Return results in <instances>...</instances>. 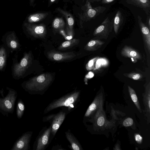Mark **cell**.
<instances>
[{
    "mask_svg": "<svg viewBox=\"0 0 150 150\" xmlns=\"http://www.w3.org/2000/svg\"><path fill=\"white\" fill-rule=\"evenodd\" d=\"M35 0H30V4H33Z\"/></svg>",
    "mask_w": 150,
    "mask_h": 150,
    "instance_id": "37",
    "label": "cell"
},
{
    "mask_svg": "<svg viewBox=\"0 0 150 150\" xmlns=\"http://www.w3.org/2000/svg\"><path fill=\"white\" fill-rule=\"evenodd\" d=\"M2 41L12 51L18 50L21 46L18 38L14 31L6 33L2 38Z\"/></svg>",
    "mask_w": 150,
    "mask_h": 150,
    "instance_id": "9",
    "label": "cell"
},
{
    "mask_svg": "<svg viewBox=\"0 0 150 150\" xmlns=\"http://www.w3.org/2000/svg\"><path fill=\"white\" fill-rule=\"evenodd\" d=\"M115 0H102L101 3L103 4H108L112 3Z\"/></svg>",
    "mask_w": 150,
    "mask_h": 150,
    "instance_id": "34",
    "label": "cell"
},
{
    "mask_svg": "<svg viewBox=\"0 0 150 150\" xmlns=\"http://www.w3.org/2000/svg\"><path fill=\"white\" fill-rule=\"evenodd\" d=\"M0 132H1V128H0Z\"/></svg>",
    "mask_w": 150,
    "mask_h": 150,
    "instance_id": "38",
    "label": "cell"
},
{
    "mask_svg": "<svg viewBox=\"0 0 150 150\" xmlns=\"http://www.w3.org/2000/svg\"><path fill=\"white\" fill-rule=\"evenodd\" d=\"M135 141L138 143L141 144L142 140V137L139 134H136L134 136Z\"/></svg>",
    "mask_w": 150,
    "mask_h": 150,
    "instance_id": "32",
    "label": "cell"
},
{
    "mask_svg": "<svg viewBox=\"0 0 150 150\" xmlns=\"http://www.w3.org/2000/svg\"><path fill=\"white\" fill-rule=\"evenodd\" d=\"M99 57H95L90 60L86 65V68L87 70L89 71L93 70L95 64Z\"/></svg>",
    "mask_w": 150,
    "mask_h": 150,
    "instance_id": "28",
    "label": "cell"
},
{
    "mask_svg": "<svg viewBox=\"0 0 150 150\" xmlns=\"http://www.w3.org/2000/svg\"><path fill=\"white\" fill-rule=\"evenodd\" d=\"M25 110V106L22 99H19L17 103L16 114L18 119L21 118L23 115Z\"/></svg>",
    "mask_w": 150,
    "mask_h": 150,
    "instance_id": "27",
    "label": "cell"
},
{
    "mask_svg": "<svg viewBox=\"0 0 150 150\" xmlns=\"http://www.w3.org/2000/svg\"><path fill=\"white\" fill-rule=\"evenodd\" d=\"M57 0H50L49 3L50 4H51L55 2Z\"/></svg>",
    "mask_w": 150,
    "mask_h": 150,
    "instance_id": "36",
    "label": "cell"
},
{
    "mask_svg": "<svg viewBox=\"0 0 150 150\" xmlns=\"http://www.w3.org/2000/svg\"><path fill=\"white\" fill-rule=\"evenodd\" d=\"M79 94V91H75L53 101L46 108L45 110V112L47 113L59 107L70 106L76 101Z\"/></svg>",
    "mask_w": 150,
    "mask_h": 150,
    "instance_id": "5",
    "label": "cell"
},
{
    "mask_svg": "<svg viewBox=\"0 0 150 150\" xmlns=\"http://www.w3.org/2000/svg\"><path fill=\"white\" fill-rule=\"evenodd\" d=\"M126 3L139 8L144 11L147 15L150 13V0H125Z\"/></svg>",
    "mask_w": 150,
    "mask_h": 150,
    "instance_id": "17",
    "label": "cell"
},
{
    "mask_svg": "<svg viewBox=\"0 0 150 150\" xmlns=\"http://www.w3.org/2000/svg\"><path fill=\"white\" fill-rule=\"evenodd\" d=\"M150 82L146 87V91L144 96V101L147 112L149 114L150 108Z\"/></svg>",
    "mask_w": 150,
    "mask_h": 150,
    "instance_id": "25",
    "label": "cell"
},
{
    "mask_svg": "<svg viewBox=\"0 0 150 150\" xmlns=\"http://www.w3.org/2000/svg\"><path fill=\"white\" fill-rule=\"evenodd\" d=\"M24 25L28 33L34 37L43 38L46 35L47 29L44 24L37 25L25 23Z\"/></svg>",
    "mask_w": 150,
    "mask_h": 150,
    "instance_id": "7",
    "label": "cell"
},
{
    "mask_svg": "<svg viewBox=\"0 0 150 150\" xmlns=\"http://www.w3.org/2000/svg\"><path fill=\"white\" fill-rule=\"evenodd\" d=\"M121 55L128 57L132 60L133 62H136L138 60L141 59L140 54L136 50L127 45L125 46L121 51Z\"/></svg>",
    "mask_w": 150,
    "mask_h": 150,
    "instance_id": "15",
    "label": "cell"
},
{
    "mask_svg": "<svg viewBox=\"0 0 150 150\" xmlns=\"http://www.w3.org/2000/svg\"><path fill=\"white\" fill-rule=\"evenodd\" d=\"M7 54L6 48L3 46L0 47V71H2L6 64Z\"/></svg>",
    "mask_w": 150,
    "mask_h": 150,
    "instance_id": "23",
    "label": "cell"
},
{
    "mask_svg": "<svg viewBox=\"0 0 150 150\" xmlns=\"http://www.w3.org/2000/svg\"><path fill=\"white\" fill-rule=\"evenodd\" d=\"M128 90L131 98L138 110L141 112L142 110L139 100L134 90L129 86H128Z\"/></svg>",
    "mask_w": 150,
    "mask_h": 150,
    "instance_id": "26",
    "label": "cell"
},
{
    "mask_svg": "<svg viewBox=\"0 0 150 150\" xmlns=\"http://www.w3.org/2000/svg\"><path fill=\"white\" fill-rule=\"evenodd\" d=\"M104 43V42L98 40H92L85 45L84 49L88 51H95L100 48Z\"/></svg>",
    "mask_w": 150,
    "mask_h": 150,
    "instance_id": "18",
    "label": "cell"
},
{
    "mask_svg": "<svg viewBox=\"0 0 150 150\" xmlns=\"http://www.w3.org/2000/svg\"><path fill=\"white\" fill-rule=\"evenodd\" d=\"M8 92L4 96V90H0L2 97H0V112L4 116L8 117L9 114H12L14 110L15 102L18 93L15 89L6 87Z\"/></svg>",
    "mask_w": 150,
    "mask_h": 150,
    "instance_id": "2",
    "label": "cell"
},
{
    "mask_svg": "<svg viewBox=\"0 0 150 150\" xmlns=\"http://www.w3.org/2000/svg\"><path fill=\"white\" fill-rule=\"evenodd\" d=\"M65 115V113L63 111L51 115L53 117V119L51 125V132L54 136L55 135L58 129L64 121Z\"/></svg>",
    "mask_w": 150,
    "mask_h": 150,
    "instance_id": "13",
    "label": "cell"
},
{
    "mask_svg": "<svg viewBox=\"0 0 150 150\" xmlns=\"http://www.w3.org/2000/svg\"><path fill=\"white\" fill-rule=\"evenodd\" d=\"M106 9L105 7L102 6L93 7L91 3L87 0L86 4L82 8L83 12L79 14L81 27L83 28L84 22L95 19L98 16L103 13Z\"/></svg>",
    "mask_w": 150,
    "mask_h": 150,
    "instance_id": "4",
    "label": "cell"
},
{
    "mask_svg": "<svg viewBox=\"0 0 150 150\" xmlns=\"http://www.w3.org/2000/svg\"><path fill=\"white\" fill-rule=\"evenodd\" d=\"M113 19L110 20L107 17L94 30L93 35L98 38L106 39L113 28Z\"/></svg>",
    "mask_w": 150,
    "mask_h": 150,
    "instance_id": "6",
    "label": "cell"
},
{
    "mask_svg": "<svg viewBox=\"0 0 150 150\" xmlns=\"http://www.w3.org/2000/svg\"><path fill=\"white\" fill-rule=\"evenodd\" d=\"M138 23L140 31L143 36L145 45L149 53H150V29L142 21V18L138 15Z\"/></svg>",
    "mask_w": 150,
    "mask_h": 150,
    "instance_id": "12",
    "label": "cell"
},
{
    "mask_svg": "<svg viewBox=\"0 0 150 150\" xmlns=\"http://www.w3.org/2000/svg\"><path fill=\"white\" fill-rule=\"evenodd\" d=\"M124 18L120 10L118 11L113 19V27L116 34L118 33V31L122 24Z\"/></svg>",
    "mask_w": 150,
    "mask_h": 150,
    "instance_id": "19",
    "label": "cell"
},
{
    "mask_svg": "<svg viewBox=\"0 0 150 150\" xmlns=\"http://www.w3.org/2000/svg\"><path fill=\"white\" fill-rule=\"evenodd\" d=\"M90 3H94V2H98L101 0H88Z\"/></svg>",
    "mask_w": 150,
    "mask_h": 150,
    "instance_id": "35",
    "label": "cell"
},
{
    "mask_svg": "<svg viewBox=\"0 0 150 150\" xmlns=\"http://www.w3.org/2000/svg\"><path fill=\"white\" fill-rule=\"evenodd\" d=\"M105 121L104 117L102 116H100L97 120V124L100 126H103L105 123Z\"/></svg>",
    "mask_w": 150,
    "mask_h": 150,
    "instance_id": "31",
    "label": "cell"
},
{
    "mask_svg": "<svg viewBox=\"0 0 150 150\" xmlns=\"http://www.w3.org/2000/svg\"><path fill=\"white\" fill-rule=\"evenodd\" d=\"M74 52H62L55 51H51L47 53L48 58L52 61L62 62L71 59L76 56Z\"/></svg>",
    "mask_w": 150,
    "mask_h": 150,
    "instance_id": "10",
    "label": "cell"
},
{
    "mask_svg": "<svg viewBox=\"0 0 150 150\" xmlns=\"http://www.w3.org/2000/svg\"><path fill=\"white\" fill-rule=\"evenodd\" d=\"M32 54L30 51L25 53L19 62L17 59H13L12 71L13 78L19 79L23 77L27 70L32 64Z\"/></svg>",
    "mask_w": 150,
    "mask_h": 150,
    "instance_id": "3",
    "label": "cell"
},
{
    "mask_svg": "<svg viewBox=\"0 0 150 150\" xmlns=\"http://www.w3.org/2000/svg\"><path fill=\"white\" fill-rule=\"evenodd\" d=\"M31 132H27L16 141L11 150H28L30 148V142L32 135Z\"/></svg>",
    "mask_w": 150,
    "mask_h": 150,
    "instance_id": "8",
    "label": "cell"
},
{
    "mask_svg": "<svg viewBox=\"0 0 150 150\" xmlns=\"http://www.w3.org/2000/svg\"><path fill=\"white\" fill-rule=\"evenodd\" d=\"M79 42V39L76 38L65 41L61 44L58 47V49L64 50L70 49L78 44Z\"/></svg>",
    "mask_w": 150,
    "mask_h": 150,
    "instance_id": "21",
    "label": "cell"
},
{
    "mask_svg": "<svg viewBox=\"0 0 150 150\" xmlns=\"http://www.w3.org/2000/svg\"><path fill=\"white\" fill-rule=\"evenodd\" d=\"M57 10L65 18L67 24L65 31L67 35L73 37L74 34V21L73 16L70 13L60 8H57Z\"/></svg>",
    "mask_w": 150,
    "mask_h": 150,
    "instance_id": "11",
    "label": "cell"
},
{
    "mask_svg": "<svg viewBox=\"0 0 150 150\" xmlns=\"http://www.w3.org/2000/svg\"><path fill=\"white\" fill-rule=\"evenodd\" d=\"M65 25V22L62 18L57 17L53 21L52 25L53 29L56 31L62 30Z\"/></svg>",
    "mask_w": 150,
    "mask_h": 150,
    "instance_id": "24",
    "label": "cell"
},
{
    "mask_svg": "<svg viewBox=\"0 0 150 150\" xmlns=\"http://www.w3.org/2000/svg\"><path fill=\"white\" fill-rule=\"evenodd\" d=\"M52 129L51 125L47 129L37 140L36 150H43L47 145Z\"/></svg>",
    "mask_w": 150,
    "mask_h": 150,
    "instance_id": "14",
    "label": "cell"
},
{
    "mask_svg": "<svg viewBox=\"0 0 150 150\" xmlns=\"http://www.w3.org/2000/svg\"><path fill=\"white\" fill-rule=\"evenodd\" d=\"M103 102V94L101 93L96 97L93 102L89 106L85 113V116H89L97 109L102 108Z\"/></svg>",
    "mask_w": 150,
    "mask_h": 150,
    "instance_id": "16",
    "label": "cell"
},
{
    "mask_svg": "<svg viewBox=\"0 0 150 150\" xmlns=\"http://www.w3.org/2000/svg\"><path fill=\"white\" fill-rule=\"evenodd\" d=\"M67 138L70 142L72 148L74 150L82 149L81 146L75 137L70 132L67 131L65 132Z\"/></svg>",
    "mask_w": 150,
    "mask_h": 150,
    "instance_id": "22",
    "label": "cell"
},
{
    "mask_svg": "<svg viewBox=\"0 0 150 150\" xmlns=\"http://www.w3.org/2000/svg\"><path fill=\"white\" fill-rule=\"evenodd\" d=\"M146 25L150 29V14L147 15L146 19Z\"/></svg>",
    "mask_w": 150,
    "mask_h": 150,
    "instance_id": "33",
    "label": "cell"
},
{
    "mask_svg": "<svg viewBox=\"0 0 150 150\" xmlns=\"http://www.w3.org/2000/svg\"><path fill=\"white\" fill-rule=\"evenodd\" d=\"M53 79V76L50 73H45L23 82L21 86L26 91L31 93L43 90L50 85Z\"/></svg>",
    "mask_w": 150,
    "mask_h": 150,
    "instance_id": "1",
    "label": "cell"
},
{
    "mask_svg": "<svg viewBox=\"0 0 150 150\" xmlns=\"http://www.w3.org/2000/svg\"><path fill=\"white\" fill-rule=\"evenodd\" d=\"M124 75L125 76L134 80H139L142 77L141 74L136 73H130Z\"/></svg>",
    "mask_w": 150,
    "mask_h": 150,
    "instance_id": "29",
    "label": "cell"
},
{
    "mask_svg": "<svg viewBox=\"0 0 150 150\" xmlns=\"http://www.w3.org/2000/svg\"><path fill=\"white\" fill-rule=\"evenodd\" d=\"M48 15V13H34L28 16L27 18V21L28 23H30L40 21L45 19Z\"/></svg>",
    "mask_w": 150,
    "mask_h": 150,
    "instance_id": "20",
    "label": "cell"
},
{
    "mask_svg": "<svg viewBox=\"0 0 150 150\" xmlns=\"http://www.w3.org/2000/svg\"><path fill=\"white\" fill-rule=\"evenodd\" d=\"M133 123V119L128 117L125 119L123 122V125L125 127H129L132 125Z\"/></svg>",
    "mask_w": 150,
    "mask_h": 150,
    "instance_id": "30",
    "label": "cell"
}]
</instances>
